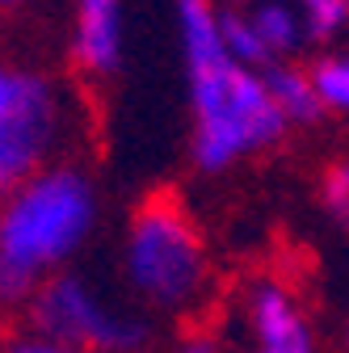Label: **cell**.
Instances as JSON below:
<instances>
[{"label": "cell", "instance_id": "17", "mask_svg": "<svg viewBox=\"0 0 349 353\" xmlns=\"http://www.w3.org/2000/svg\"><path fill=\"white\" fill-rule=\"evenodd\" d=\"M223 9H244V5H252V0H219Z\"/></svg>", "mask_w": 349, "mask_h": 353}, {"label": "cell", "instance_id": "13", "mask_svg": "<svg viewBox=\"0 0 349 353\" xmlns=\"http://www.w3.org/2000/svg\"><path fill=\"white\" fill-rule=\"evenodd\" d=\"M0 353H93V349H80V345L55 341V336H42V332H34V328H21V332L5 336Z\"/></svg>", "mask_w": 349, "mask_h": 353}, {"label": "cell", "instance_id": "3", "mask_svg": "<svg viewBox=\"0 0 349 353\" xmlns=\"http://www.w3.org/2000/svg\"><path fill=\"white\" fill-rule=\"evenodd\" d=\"M118 274L148 316L186 320L215 290V256L198 214L177 194H148L122 223Z\"/></svg>", "mask_w": 349, "mask_h": 353}, {"label": "cell", "instance_id": "6", "mask_svg": "<svg viewBox=\"0 0 349 353\" xmlns=\"http://www.w3.org/2000/svg\"><path fill=\"white\" fill-rule=\"evenodd\" d=\"M236 320L244 353H320V332L308 303L274 270H261L240 286Z\"/></svg>", "mask_w": 349, "mask_h": 353}, {"label": "cell", "instance_id": "16", "mask_svg": "<svg viewBox=\"0 0 349 353\" xmlns=\"http://www.w3.org/2000/svg\"><path fill=\"white\" fill-rule=\"evenodd\" d=\"M341 345H345V353H349V312H345V320H341Z\"/></svg>", "mask_w": 349, "mask_h": 353}, {"label": "cell", "instance_id": "10", "mask_svg": "<svg viewBox=\"0 0 349 353\" xmlns=\"http://www.w3.org/2000/svg\"><path fill=\"white\" fill-rule=\"evenodd\" d=\"M316 93L324 105V118L349 122V47H328L324 55L312 59Z\"/></svg>", "mask_w": 349, "mask_h": 353}, {"label": "cell", "instance_id": "14", "mask_svg": "<svg viewBox=\"0 0 349 353\" xmlns=\"http://www.w3.org/2000/svg\"><path fill=\"white\" fill-rule=\"evenodd\" d=\"M168 353H228V345H223L219 332H210V328H186L177 341H172Z\"/></svg>", "mask_w": 349, "mask_h": 353}, {"label": "cell", "instance_id": "15", "mask_svg": "<svg viewBox=\"0 0 349 353\" xmlns=\"http://www.w3.org/2000/svg\"><path fill=\"white\" fill-rule=\"evenodd\" d=\"M30 5H34V0H0V13H21Z\"/></svg>", "mask_w": 349, "mask_h": 353}, {"label": "cell", "instance_id": "11", "mask_svg": "<svg viewBox=\"0 0 349 353\" xmlns=\"http://www.w3.org/2000/svg\"><path fill=\"white\" fill-rule=\"evenodd\" d=\"M295 9L303 13V26L320 47H332L349 34V0H295Z\"/></svg>", "mask_w": 349, "mask_h": 353}, {"label": "cell", "instance_id": "8", "mask_svg": "<svg viewBox=\"0 0 349 353\" xmlns=\"http://www.w3.org/2000/svg\"><path fill=\"white\" fill-rule=\"evenodd\" d=\"M126 0H68V63L80 80L110 84L126 68Z\"/></svg>", "mask_w": 349, "mask_h": 353}, {"label": "cell", "instance_id": "1", "mask_svg": "<svg viewBox=\"0 0 349 353\" xmlns=\"http://www.w3.org/2000/svg\"><path fill=\"white\" fill-rule=\"evenodd\" d=\"M172 34L186 72L190 160L202 176H223L286 139V114L270 76L240 63L223 38L219 0H172Z\"/></svg>", "mask_w": 349, "mask_h": 353}, {"label": "cell", "instance_id": "5", "mask_svg": "<svg viewBox=\"0 0 349 353\" xmlns=\"http://www.w3.org/2000/svg\"><path fill=\"white\" fill-rule=\"evenodd\" d=\"M21 316L26 328L93 353H148L156 336V316L130 299H114L80 270H63L42 282L21 307Z\"/></svg>", "mask_w": 349, "mask_h": 353}, {"label": "cell", "instance_id": "9", "mask_svg": "<svg viewBox=\"0 0 349 353\" xmlns=\"http://www.w3.org/2000/svg\"><path fill=\"white\" fill-rule=\"evenodd\" d=\"M266 76H270V88H274V101H278V110L286 114L290 126H312V122L324 118L312 63H299V59L295 63H278Z\"/></svg>", "mask_w": 349, "mask_h": 353}, {"label": "cell", "instance_id": "12", "mask_svg": "<svg viewBox=\"0 0 349 353\" xmlns=\"http://www.w3.org/2000/svg\"><path fill=\"white\" fill-rule=\"evenodd\" d=\"M320 206L328 210V219L337 228L349 232V148L341 156H332L324 176H320Z\"/></svg>", "mask_w": 349, "mask_h": 353}, {"label": "cell", "instance_id": "2", "mask_svg": "<svg viewBox=\"0 0 349 353\" xmlns=\"http://www.w3.org/2000/svg\"><path fill=\"white\" fill-rule=\"evenodd\" d=\"M101 228V185L80 156L51 160L0 194V303L30 294L72 270Z\"/></svg>", "mask_w": 349, "mask_h": 353}, {"label": "cell", "instance_id": "7", "mask_svg": "<svg viewBox=\"0 0 349 353\" xmlns=\"http://www.w3.org/2000/svg\"><path fill=\"white\" fill-rule=\"evenodd\" d=\"M223 38L228 51L257 72L295 63L312 47V34L295 0H252L244 9H223Z\"/></svg>", "mask_w": 349, "mask_h": 353}, {"label": "cell", "instance_id": "4", "mask_svg": "<svg viewBox=\"0 0 349 353\" xmlns=\"http://www.w3.org/2000/svg\"><path fill=\"white\" fill-rule=\"evenodd\" d=\"M84 126L80 93L13 55H0V194L51 160L76 156Z\"/></svg>", "mask_w": 349, "mask_h": 353}]
</instances>
